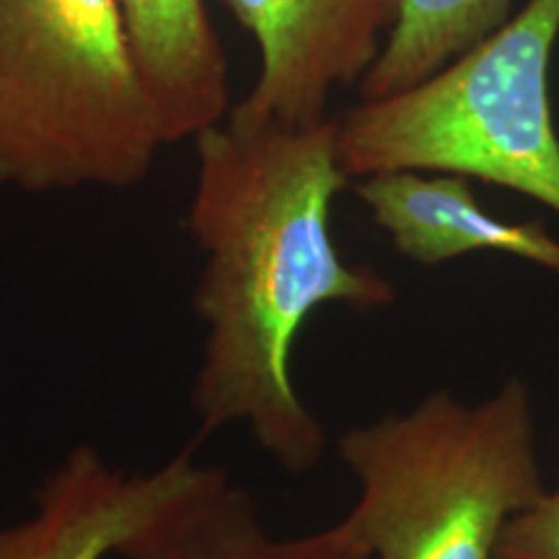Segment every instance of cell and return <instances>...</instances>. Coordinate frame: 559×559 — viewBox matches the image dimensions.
I'll list each match as a JSON object with an SVG mask.
<instances>
[{
    "label": "cell",
    "instance_id": "obj_9",
    "mask_svg": "<svg viewBox=\"0 0 559 559\" xmlns=\"http://www.w3.org/2000/svg\"><path fill=\"white\" fill-rule=\"evenodd\" d=\"M158 559H370L342 519L306 536H275L247 489L226 479L179 523Z\"/></svg>",
    "mask_w": 559,
    "mask_h": 559
},
{
    "label": "cell",
    "instance_id": "obj_3",
    "mask_svg": "<svg viewBox=\"0 0 559 559\" xmlns=\"http://www.w3.org/2000/svg\"><path fill=\"white\" fill-rule=\"evenodd\" d=\"M164 145L117 0H0V187L128 190Z\"/></svg>",
    "mask_w": 559,
    "mask_h": 559
},
{
    "label": "cell",
    "instance_id": "obj_8",
    "mask_svg": "<svg viewBox=\"0 0 559 559\" xmlns=\"http://www.w3.org/2000/svg\"><path fill=\"white\" fill-rule=\"evenodd\" d=\"M166 145L230 115L228 58L205 0H117Z\"/></svg>",
    "mask_w": 559,
    "mask_h": 559
},
{
    "label": "cell",
    "instance_id": "obj_4",
    "mask_svg": "<svg viewBox=\"0 0 559 559\" xmlns=\"http://www.w3.org/2000/svg\"><path fill=\"white\" fill-rule=\"evenodd\" d=\"M559 0H526L472 50L383 99L337 117L349 179L383 171H440L479 179L559 215V135L549 62Z\"/></svg>",
    "mask_w": 559,
    "mask_h": 559
},
{
    "label": "cell",
    "instance_id": "obj_11",
    "mask_svg": "<svg viewBox=\"0 0 559 559\" xmlns=\"http://www.w3.org/2000/svg\"><path fill=\"white\" fill-rule=\"evenodd\" d=\"M495 559H559V481L508 521Z\"/></svg>",
    "mask_w": 559,
    "mask_h": 559
},
{
    "label": "cell",
    "instance_id": "obj_6",
    "mask_svg": "<svg viewBox=\"0 0 559 559\" xmlns=\"http://www.w3.org/2000/svg\"><path fill=\"white\" fill-rule=\"evenodd\" d=\"M260 47V75L228 120L313 128L330 120L332 94L366 79L400 0H226Z\"/></svg>",
    "mask_w": 559,
    "mask_h": 559
},
{
    "label": "cell",
    "instance_id": "obj_7",
    "mask_svg": "<svg viewBox=\"0 0 559 559\" xmlns=\"http://www.w3.org/2000/svg\"><path fill=\"white\" fill-rule=\"evenodd\" d=\"M353 192L391 247L419 267L472 254H508L559 272V239L544 221H500L479 205L469 179L459 174H370L353 181Z\"/></svg>",
    "mask_w": 559,
    "mask_h": 559
},
{
    "label": "cell",
    "instance_id": "obj_1",
    "mask_svg": "<svg viewBox=\"0 0 559 559\" xmlns=\"http://www.w3.org/2000/svg\"><path fill=\"white\" fill-rule=\"evenodd\" d=\"M192 143L187 230L202 257L192 304L205 326L194 419L202 436L247 430L280 469L306 474L326 430L293 381V347L319 309H386L396 285L334 243V200L353 181L337 117L313 128L226 120Z\"/></svg>",
    "mask_w": 559,
    "mask_h": 559
},
{
    "label": "cell",
    "instance_id": "obj_2",
    "mask_svg": "<svg viewBox=\"0 0 559 559\" xmlns=\"http://www.w3.org/2000/svg\"><path fill=\"white\" fill-rule=\"evenodd\" d=\"M334 445L358 485L345 521L370 559H495L508 521L547 489L519 376L479 402L428 391L353 425Z\"/></svg>",
    "mask_w": 559,
    "mask_h": 559
},
{
    "label": "cell",
    "instance_id": "obj_10",
    "mask_svg": "<svg viewBox=\"0 0 559 559\" xmlns=\"http://www.w3.org/2000/svg\"><path fill=\"white\" fill-rule=\"evenodd\" d=\"M515 0H400L386 45L358 83L360 99H383L417 86L500 29Z\"/></svg>",
    "mask_w": 559,
    "mask_h": 559
},
{
    "label": "cell",
    "instance_id": "obj_5",
    "mask_svg": "<svg viewBox=\"0 0 559 559\" xmlns=\"http://www.w3.org/2000/svg\"><path fill=\"white\" fill-rule=\"evenodd\" d=\"M226 479V469L200 464L192 449L132 474L79 443L34 489L29 513L0 521V559H156Z\"/></svg>",
    "mask_w": 559,
    "mask_h": 559
}]
</instances>
